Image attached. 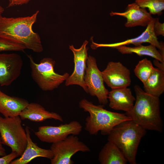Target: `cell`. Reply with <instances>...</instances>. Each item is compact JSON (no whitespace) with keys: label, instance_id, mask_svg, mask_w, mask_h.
<instances>
[{"label":"cell","instance_id":"obj_1","mask_svg":"<svg viewBox=\"0 0 164 164\" xmlns=\"http://www.w3.org/2000/svg\"><path fill=\"white\" fill-rule=\"evenodd\" d=\"M39 11L32 15L16 18L0 17V38L19 44L37 53L43 48L39 34L32 29Z\"/></svg>","mask_w":164,"mask_h":164},{"label":"cell","instance_id":"obj_2","mask_svg":"<svg viewBox=\"0 0 164 164\" xmlns=\"http://www.w3.org/2000/svg\"><path fill=\"white\" fill-rule=\"evenodd\" d=\"M134 88L135 101L132 109L125 114L146 130L162 132L163 125L159 98L146 93L138 85Z\"/></svg>","mask_w":164,"mask_h":164},{"label":"cell","instance_id":"obj_3","mask_svg":"<svg viewBox=\"0 0 164 164\" xmlns=\"http://www.w3.org/2000/svg\"><path fill=\"white\" fill-rule=\"evenodd\" d=\"M79 107L89 115L85 119V129L91 135H97L99 131L108 135L116 125L123 121L132 120L126 114L111 111L104 108V105H96L86 99L79 103Z\"/></svg>","mask_w":164,"mask_h":164},{"label":"cell","instance_id":"obj_4","mask_svg":"<svg viewBox=\"0 0 164 164\" xmlns=\"http://www.w3.org/2000/svg\"><path fill=\"white\" fill-rule=\"evenodd\" d=\"M146 130L132 120L122 122L115 126L108 135V140L119 148L131 164H137L136 156L142 138Z\"/></svg>","mask_w":164,"mask_h":164},{"label":"cell","instance_id":"obj_5","mask_svg":"<svg viewBox=\"0 0 164 164\" xmlns=\"http://www.w3.org/2000/svg\"><path fill=\"white\" fill-rule=\"evenodd\" d=\"M31 69V75L39 87L44 91H51L58 88L70 75L68 73L60 74L54 71L56 62L50 58H44L38 63L31 55H28Z\"/></svg>","mask_w":164,"mask_h":164},{"label":"cell","instance_id":"obj_6","mask_svg":"<svg viewBox=\"0 0 164 164\" xmlns=\"http://www.w3.org/2000/svg\"><path fill=\"white\" fill-rule=\"evenodd\" d=\"M22 120L19 116H0V137L2 144L10 147L18 157L22 155L27 144L26 132L22 126Z\"/></svg>","mask_w":164,"mask_h":164},{"label":"cell","instance_id":"obj_7","mask_svg":"<svg viewBox=\"0 0 164 164\" xmlns=\"http://www.w3.org/2000/svg\"><path fill=\"white\" fill-rule=\"evenodd\" d=\"M50 149L53 154L51 164H73L72 157L78 152H87L90 148L80 141L77 135H70L64 140L52 143Z\"/></svg>","mask_w":164,"mask_h":164},{"label":"cell","instance_id":"obj_8","mask_svg":"<svg viewBox=\"0 0 164 164\" xmlns=\"http://www.w3.org/2000/svg\"><path fill=\"white\" fill-rule=\"evenodd\" d=\"M85 84L88 93L96 97L102 105L108 102V90L106 88L101 71L98 69L96 59L91 56H88L84 77Z\"/></svg>","mask_w":164,"mask_h":164},{"label":"cell","instance_id":"obj_9","mask_svg":"<svg viewBox=\"0 0 164 164\" xmlns=\"http://www.w3.org/2000/svg\"><path fill=\"white\" fill-rule=\"evenodd\" d=\"M82 130L81 124L73 121L58 126H40L35 134L41 141L53 143L62 141L70 135H78Z\"/></svg>","mask_w":164,"mask_h":164},{"label":"cell","instance_id":"obj_10","mask_svg":"<svg viewBox=\"0 0 164 164\" xmlns=\"http://www.w3.org/2000/svg\"><path fill=\"white\" fill-rule=\"evenodd\" d=\"M88 41L85 40L80 48L76 49L73 45L69 46V49L73 54L74 69L72 73L65 80V85L68 86L73 85L81 87L86 92L88 93V90L84 80L86 67V62L88 57L87 45Z\"/></svg>","mask_w":164,"mask_h":164},{"label":"cell","instance_id":"obj_11","mask_svg":"<svg viewBox=\"0 0 164 164\" xmlns=\"http://www.w3.org/2000/svg\"><path fill=\"white\" fill-rule=\"evenodd\" d=\"M23 64L19 54L0 53V85L8 86L16 80L21 74Z\"/></svg>","mask_w":164,"mask_h":164},{"label":"cell","instance_id":"obj_12","mask_svg":"<svg viewBox=\"0 0 164 164\" xmlns=\"http://www.w3.org/2000/svg\"><path fill=\"white\" fill-rule=\"evenodd\" d=\"M101 73L104 82L111 89L128 87L131 84L130 71L120 62H109Z\"/></svg>","mask_w":164,"mask_h":164},{"label":"cell","instance_id":"obj_13","mask_svg":"<svg viewBox=\"0 0 164 164\" xmlns=\"http://www.w3.org/2000/svg\"><path fill=\"white\" fill-rule=\"evenodd\" d=\"M153 25L154 18L147 26L145 30L139 36L119 42L112 43H98L94 42L92 37H91V47L93 50L101 47L116 48L120 46H126L130 44L137 46L142 45V43H147L154 45L159 49L160 47V42L159 41L157 36L154 33Z\"/></svg>","mask_w":164,"mask_h":164},{"label":"cell","instance_id":"obj_14","mask_svg":"<svg viewBox=\"0 0 164 164\" xmlns=\"http://www.w3.org/2000/svg\"><path fill=\"white\" fill-rule=\"evenodd\" d=\"M110 14L111 16L118 15L126 18L127 22L125 25L129 28L147 26L154 18L146 8L140 7L135 2L128 4L124 12L111 11Z\"/></svg>","mask_w":164,"mask_h":164},{"label":"cell","instance_id":"obj_15","mask_svg":"<svg viewBox=\"0 0 164 164\" xmlns=\"http://www.w3.org/2000/svg\"><path fill=\"white\" fill-rule=\"evenodd\" d=\"M108 99L110 108L126 112L131 110L135 101L131 89L128 87L111 89L109 92Z\"/></svg>","mask_w":164,"mask_h":164},{"label":"cell","instance_id":"obj_16","mask_svg":"<svg viewBox=\"0 0 164 164\" xmlns=\"http://www.w3.org/2000/svg\"><path fill=\"white\" fill-rule=\"evenodd\" d=\"M27 136V144L26 147L20 157L13 160L10 164H27L34 158L43 157L51 159L53 154L50 149H45L39 147L32 141L29 128L25 129Z\"/></svg>","mask_w":164,"mask_h":164},{"label":"cell","instance_id":"obj_17","mask_svg":"<svg viewBox=\"0 0 164 164\" xmlns=\"http://www.w3.org/2000/svg\"><path fill=\"white\" fill-rule=\"evenodd\" d=\"M19 116L22 120L27 119L35 122H42L48 119L63 121V118L59 114L47 111L41 105L36 103H29Z\"/></svg>","mask_w":164,"mask_h":164},{"label":"cell","instance_id":"obj_18","mask_svg":"<svg viewBox=\"0 0 164 164\" xmlns=\"http://www.w3.org/2000/svg\"><path fill=\"white\" fill-rule=\"evenodd\" d=\"M29 103L26 100L10 96L0 90V113L5 117L19 116Z\"/></svg>","mask_w":164,"mask_h":164},{"label":"cell","instance_id":"obj_19","mask_svg":"<svg viewBox=\"0 0 164 164\" xmlns=\"http://www.w3.org/2000/svg\"><path fill=\"white\" fill-rule=\"evenodd\" d=\"M98 160L101 164H126L128 162L116 145L108 141L100 152Z\"/></svg>","mask_w":164,"mask_h":164},{"label":"cell","instance_id":"obj_20","mask_svg":"<svg viewBox=\"0 0 164 164\" xmlns=\"http://www.w3.org/2000/svg\"><path fill=\"white\" fill-rule=\"evenodd\" d=\"M143 84L145 92L159 97L164 92V71L154 67Z\"/></svg>","mask_w":164,"mask_h":164},{"label":"cell","instance_id":"obj_21","mask_svg":"<svg viewBox=\"0 0 164 164\" xmlns=\"http://www.w3.org/2000/svg\"><path fill=\"white\" fill-rule=\"evenodd\" d=\"M122 54H131L134 53L141 56H147L154 58L160 62L164 63V59L154 45L150 44L147 46L142 45L133 47L121 46L116 48Z\"/></svg>","mask_w":164,"mask_h":164},{"label":"cell","instance_id":"obj_22","mask_svg":"<svg viewBox=\"0 0 164 164\" xmlns=\"http://www.w3.org/2000/svg\"><path fill=\"white\" fill-rule=\"evenodd\" d=\"M154 68L152 62L145 58L139 61L134 71L135 76L143 84L149 78Z\"/></svg>","mask_w":164,"mask_h":164},{"label":"cell","instance_id":"obj_23","mask_svg":"<svg viewBox=\"0 0 164 164\" xmlns=\"http://www.w3.org/2000/svg\"><path fill=\"white\" fill-rule=\"evenodd\" d=\"M140 7L147 8L151 15H161L164 9V0H135Z\"/></svg>","mask_w":164,"mask_h":164},{"label":"cell","instance_id":"obj_24","mask_svg":"<svg viewBox=\"0 0 164 164\" xmlns=\"http://www.w3.org/2000/svg\"><path fill=\"white\" fill-rule=\"evenodd\" d=\"M25 49L22 45L0 38V53L3 51L24 52Z\"/></svg>","mask_w":164,"mask_h":164},{"label":"cell","instance_id":"obj_25","mask_svg":"<svg viewBox=\"0 0 164 164\" xmlns=\"http://www.w3.org/2000/svg\"><path fill=\"white\" fill-rule=\"evenodd\" d=\"M153 29L156 36H164V23L160 22L158 18H154Z\"/></svg>","mask_w":164,"mask_h":164},{"label":"cell","instance_id":"obj_26","mask_svg":"<svg viewBox=\"0 0 164 164\" xmlns=\"http://www.w3.org/2000/svg\"><path fill=\"white\" fill-rule=\"evenodd\" d=\"M17 157L18 156L16 153L12 152L9 154L0 157V164H9Z\"/></svg>","mask_w":164,"mask_h":164},{"label":"cell","instance_id":"obj_27","mask_svg":"<svg viewBox=\"0 0 164 164\" xmlns=\"http://www.w3.org/2000/svg\"><path fill=\"white\" fill-rule=\"evenodd\" d=\"M9 4L8 7L18 5H22L27 4L30 0H8Z\"/></svg>","mask_w":164,"mask_h":164},{"label":"cell","instance_id":"obj_28","mask_svg":"<svg viewBox=\"0 0 164 164\" xmlns=\"http://www.w3.org/2000/svg\"><path fill=\"white\" fill-rule=\"evenodd\" d=\"M154 64L158 68L164 71V63L160 62L158 60L155 59L153 61Z\"/></svg>","mask_w":164,"mask_h":164},{"label":"cell","instance_id":"obj_29","mask_svg":"<svg viewBox=\"0 0 164 164\" xmlns=\"http://www.w3.org/2000/svg\"><path fill=\"white\" fill-rule=\"evenodd\" d=\"M2 143L0 137V156H3L6 155L5 149L3 147Z\"/></svg>","mask_w":164,"mask_h":164},{"label":"cell","instance_id":"obj_30","mask_svg":"<svg viewBox=\"0 0 164 164\" xmlns=\"http://www.w3.org/2000/svg\"><path fill=\"white\" fill-rule=\"evenodd\" d=\"M160 47L159 50V52L162 56V58L164 59V45L163 42H160Z\"/></svg>","mask_w":164,"mask_h":164},{"label":"cell","instance_id":"obj_31","mask_svg":"<svg viewBox=\"0 0 164 164\" xmlns=\"http://www.w3.org/2000/svg\"><path fill=\"white\" fill-rule=\"evenodd\" d=\"M4 11V8L0 5V17L2 16V15Z\"/></svg>","mask_w":164,"mask_h":164}]
</instances>
